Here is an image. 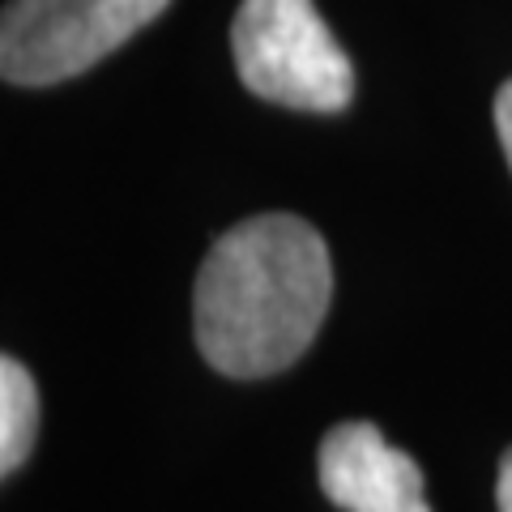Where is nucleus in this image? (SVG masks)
<instances>
[{"mask_svg": "<svg viewBox=\"0 0 512 512\" xmlns=\"http://www.w3.org/2000/svg\"><path fill=\"white\" fill-rule=\"evenodd\" d=\"M320 491L346 512H431L423 470L372 423H338L316 453Z\"/></svg>", "mask_w": 512, "mask_h": 512, "instance_id": "nucleus-4", "label": "nucleus"}, {"mask_svg": "<svg viewBox=\"0 0 512 512\" xmlns=\"http://www.w3.org/2000/svg\"><path fill=\"white\" fill-rule=\"evenodd\" d=\"M39 431V393L26 367L5 355L0 359V470L13 474L30 457Z\"/></svg>", "mask_w": 512, "mask_h": 512, "instance_id": "nucleus-5", "label": "nucleus"}, {"mask_svg": "<svg viewBox=\"0 0 512 512\" xmlns=\"http://www.w3.org/2000/svg\"><path fill=\"white\" fill-rule=\"evenodd\" d=\"M333 299L329 248L295 214L231 227L205 256L192 329L210 367L235 380L274 376L312 346Z\"/></svg>", "mask_w": 512, "mask_h": 512, "instance_id": "nucleus-1", "label": "nucleus"}, {"mask_svg": "<svg viewBox=\"0 0 512 512\" xmlns=\"http://www.w3.org/2000/svg\"><path fill=\"white\" fill-rule=\"evenodd\" d=\"M171 0H9L0 22V73L18 86H52L94 69Z\"/></svg>", "mask_w": 512, "mask_h": 512, "instance_id": "nucleus-3", "label": "nucleus"}, {"mask_svg": "<svg viewBox=\"0 0 512 512\" xmlns=\"http://www.w3.org/2000/svg\"><path fill=\"white\" fill-rule=\"evenodd\" d=\"M235 69L256 99L291 111H342L355 64L312 0H244L231 26Z\"/></svg>", "mask_w": 512, "mask_h": 512, "instance_id": "nucleus-2", "label": "nucleus"}, {"mask_svg": "<svg viewBox=\"0 0 512 512\" xmlns=\"http://www.w3.org/2000/svg\"><path fill=\"white\" fill-rule=\"evenodd\" d=\"M495 504H500V512H512V448L500 466V487H495Z\"/></svg>", "mask_w": 512, "mask_h": 512, "instance_id": "nucleus-7", "label": "nucleus"}, {"mask_svg": "<svg viewBox=\"0 0 512 512\" xmlns=\"http://www.w3.org/2000/svg\"><path fill=\"white\" fill-rule=\"evenodd\" d=\"M495 133H500L504 158H508V167H512V82H504V90L495 94Z\"/></svg>", "mask_w": 512, "mask_h": 512, "instance_id": "nucleus-6", "label": "nucleus"}]
</instances>
